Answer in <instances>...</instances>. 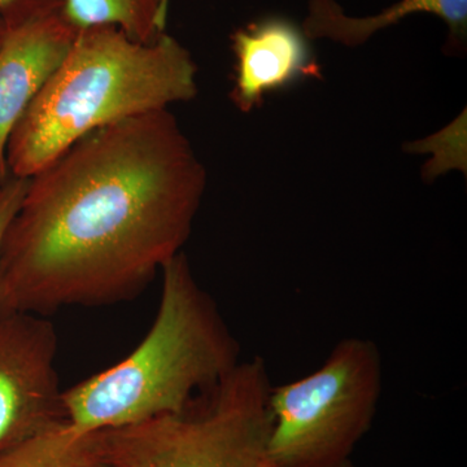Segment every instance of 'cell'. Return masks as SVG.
<instances>
[{
    "mask_svg": "<svg viewBox=\"0 0 467 467\" xmlns=\"http://www.w3.org/2000/svg\"><path fill=\"white\" fill-rule=\"evenodd\" d=\"M382 355L347 337L308 376L272 387L269 450L278 467H340L370 430L382 395Z\"/></svg>",
    "mask_w": 467,
    "mask_h": 467,
    "instance_id": "5b68a950",
    "label": "cell"
},
{
    "mask_svg": "<svg viewBox=\"0 0 467 467\" xmlns=\"http://www.w3.org/2000/svg\"><path fill=\"white\" fill-rule=\"evenodd\" d=\"M63 5L64 0H0V17L8 30L57 14Z\"/></svg>",
    "mask_w": 467,
    "mask_h": 467,
    "instance_id": "7c38bea8",
    "label": "cell"
},
{
    "mask_svg": "<svg viewBox=\"0 0 467 467\" xmlns=\"http://www.w3.org/2000/svg\"><path fill=\"white\" fill-rule=\"evenodd\" d=\"M5 33H7V26H5L3 18L0 17V45H2L3 38H5Z\"/></svg>",
    "mask_w": 467,
    "mask_h": 467,
    "instance_id": "5bb4252c",
    "label": "cell"
},
{
    "mask_svg": "<svg viewBox=\"0 0 467 467\" xmlns=\"http://www.w3.org/2000/svg\"><path fill=\"white\" fill-rule=\"evenodd\" d=\"M76 29L61 12L12 27L0 45V175L9 178L12 131L75 42Z\"/></svg>",
    "mask_w": 467,
    "mask_h": 467,
    "instance_id": "52a82bcc",
    "label": "cell"
},
{
    "mask_svg": "<svg viewBox=\"0 0 467 467\" xmlns=\"http://www.w3.org/2000/svg\"></svg>",
    "mask_w": 467,
    "mask_h": 467,
    "instance_id": "e0dca14e",
    "label": "cell"
},
{
    "mask_svg": "<svg viewBox=\"0 0 467 467\" xmlns=\"http://www.w3.org/2000/svg\"><path fill=\"white\" fill-rule=\"evenodd\" d=\"M195 61L167 32L137 42L112 26L78 30L12 131L9 177L30 178L92 131L198 94Z\"/></svg>",
    "mask_w": 467,
    "mask_h": 467,
    "instance_id": "7a4b0ae2",
    "label": "cell"
},
{
    "mask_svg": "<svg viewBox=\"0 0 467 467\" xmlns=\"http://www.w3.org/2000/svg\"><path fill=\"white\" fill-rule=\"evenodd\" d=\"M7 180H5V178H3L2 175H0V189H2L3 184H5V181Z\"/></svg>",
    "mask_w": 467,
    "mask_h": 467,
    "instance_id": "9a60e30c",
    "label": "cell"
},
{
    "mask_svg": "<svg viewBox=\"0 0 467 467\" xmlns=\"http://www.w3.org/2000/svg\"><path fill=\"white\" fill-rule=\"evenodd\" d=\"M309 41L303 27L282 16L261 18L235 30L234 104L242 112H250L270 92L317 77L319 67Z\"/></svg>",
    "mask_w": 467,
    "mask_h": 467,
    "instance_id": "ba28073f",
    "label": "cell"
},
{
    "mask_svg": "<svg viewBox=\"0 0 467 467\" xmlns=\"http://www.w3.org/2000/svg\"><path fill=\"white\" fill-rule=\"evenodd\" d=\"M57 349L45 316L0 312V451L66 422Z\"/></svg>",
    "mask_w": 467,
    "mask_h": 467,
    "instance_id": "8992f818",
    "label": "cell"
},
{
    "mask_svg": "<svg viewBox=\"0 0 467 467\" xmlns=\"http://www.w3.org/2000/svg\"><path fill=\"white\" fill-rule=\"evenodd\" d=\"M155 321L116 365L64 389L66 422L79 432L181 413L239 364V346L183 252L161 269Z\"/></svg>",
    "mask_w": 467,
    "mask_h": 467,
    "instance_id": "3957f363",
    "label": "cell"
},
{
    "mask_svg": "<svg viewBox=\"0 0 467 467\" xmlns=\"http://www.w3.org/2000/svg\"><path fill=\"white\" fill-rule=\"evenodd\" d=\"M269 374L239 364L181 413L98 432L109 467H278L269 450Z\"/></svg>",
    "mask_w": 467,
    "mask_h": 467,
    "instance_id": "277c9868",
    "label": "cell"
},
{
    "mask_svg": "<svg viewBox=\"0 0 467 467\" xmlns=\"http://www.w3.org/2000/svg\"><path fill=\"white\" fill-rule=\"evenodd\" d=\"M171 0H64L61 14L77 30L112 26L137 42L165 32Z\"/></svg>",
    "mask_w": 467,
    "mask_h": 467,
    "instance_id": "30bf717a",
    "label": "cell"
},
{
    "mask_svg": "<svg viewBox=\"0 0 467 467\" xmlns=\"http://www.w3.org/2000/svg\"><path fill=\"white\" fill-rule=\"evenodd\" d=\"M340 467H355V466H353L352 463H350V462H347V463H344V465L340 466Z\"/></svg>",
    "mask_w": 467,
    "mask_h": 467,
    "instance_id": "2e32d148",
    "label": "cell"
},
{
    "mask_svg": "<svg viewBox=\"0 0 467 467\" xmlns=\"http://www.w3.org/2000/svg\"><path fill=\"white\" fill-rule=\"evenodd\" d=\"M0 467L109 466L98 432H79L63 422L0 451Z\"/></svg>",
    "mask_w": 467,
    "mask_h": 467,
    "instance_id": "8fae6325",
    "label": "cell"
},
{
    "mask_svg": "<svg viewBox=\"0 0 467 467\" xmlns=\"http://www.w3.org/2000/svg\"><path fill=\"white\" fill-rule=\"evenodd\" d=\"M430 14L441 18L450 29V41L461 46L467 36V0H400L380 14L368 17H350L335 0H310L303 32L312 39H330L356 47L370 36L395 26L405 17Z\"/></svg>",
    "mask_w": 467,
    "mask_h": 467,
    "instance_id": "9c48e42d",
    "label": "cell"
},
{
    "mask_svg": "<svg viewBox=\"0 0 467 467\" xmlns=\"http://www.w3.org/2000/svg\"><path fill=\"white\" fill-rule=\"evenodd\" d=\"M207 173L169 109L104 126L27 178L0 256L2 309L130 299L182 252Z\"/></svg>",
    "mask_w": 467,
    "mask_h": 467,
    "instance_id": "6da1fadb",
    "label": "cell"
},
{
    "mask_svg": "<svg viewBox=\"0 0 467 467\" xmlns=\"http://www.w3.org/2000/svg\"><path fill=\"white\" fill-rule=\"evenodd\" d=\"M27 178L9 177L0 189V256H2L3 243L9 226L23 202ZM0 310L5 309L0 308Z\"/></svg>",
    "mask_w": 467,
    "mask_h": 467,
    "instance_id": "4fadbf2b",
    "label": "cell"
}]
</instances>
